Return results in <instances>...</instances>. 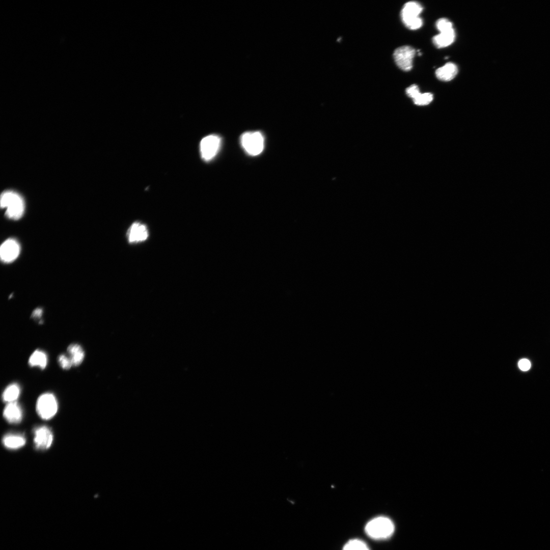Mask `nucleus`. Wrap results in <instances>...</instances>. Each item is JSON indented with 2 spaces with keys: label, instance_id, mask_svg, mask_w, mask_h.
I'll return each instance as SVG.
<instances>
[{
  "label": "nucleus",
  "instance_id": "1",
  "mask_svg": "<svg viewBox=\"0 0 550 550\" xmlns=\"http://www.w3.org/2000/svg\"><path fill=\"white\" fill-rule=\"evenodd\" d=\"M365 530L367 535L373 539L384 540L393 534L395 526L391 519L381 516L370 520L366 525Z\"/></svg>",
  "mask_w": 550,
  "mask_h": 550
},
{
  "label": "nucleus",
  "instance_id": "2",
  "mask_svg": "<svg viewBox=\"0 0 550 550\" xmlns=\"http://www.w3.org/2000/svg\"><path fill=\"white\" fill-rule=\"evenodd\" d=\"M1 206L6 208V216L13 219L20 218L24 211L23 199L18 194L13 191L7 190L2 194Z\"/></svg>",
  "mask_w": 550,
  "mask_h": 550
},
{
  "label": "nucleus",
  "instance_id": "3",
  "mask_svg": "<svg viewBox=\"0 0 550 550\" xmlns=\"http://www.w3.org/2000/svg\"><path fill=\"white\" fill-rule=\"evenodd\" d=\"M421 5L415 1L406 3L400 13L401 20L405 26L412 30H417L423 25L422 19L419 15L423 10Z\"/></svg>",
  "mask_w": 550,
  "mask_h": 550
},
{
  "label": "nucleus",
  "instance_id": "4",
  "mask_svg": "<svg viewBox=\"0 0 550 550\" xmlns=\"http://www.w3.org/2000/svg\"><path fill=\"white\" fill-rule=\"evenodd\" d=\"M240 143L248 154L257 156L264 149V138L259 131L245 132L241 135Z\"/></svg>",
  "mask_w": 550,
  "mask_h": 550
},
{
  "label": "nucleus",
  "instance_id": "5",
  "mask_svg": "<svg viewBox=\"0 0 550 550\" xmlns=\"http://www.w3.org/2000/svg\"><path fill=\"white\" fill-rule=\"evenodd\" d=\"M36 409L42 419L48 420L52 418L58 410V403L54 396L49 393L41 395L37 400Z\"/></svg>",
  "mask_w": 550,
  "mask_h": 550
},
{
  "label": "nucleus",
  "instance_id": "6",
  "mask_svg": "<svg viewBox=\"0 0 550 550\" xmlns=\"http://www.w3.org/2000/svg\"><path fill=\"white\" fill-rule=\"evenodd\" d=\"M221 143V138L216 134H210L203 138L200 144L202 158L205 161L211 160L218 152Z\"/></svg>",
  "mask_w": 550,
  "mask_h": 550
},
{
  "label": "nucleus",
  "instance_id": "7",
  "mask_svg": "<svg viewBox=\"0 0 550 550\" xmlns=\"http://www.w3.org/2000/svg\"><path fill=\"white\" fill-rule=\"evenodd\" d=\"M416 53L415 49L407 45L396 48L393 57L398 67L404 71H410L413 67V59Z\"/></svg>",
  "mask_w": 550,
  "mask_h": 550
},
{
  "label": "nucleus",
  "instance_id": "8",
  "mask_svg": "<svg viewBox=\"0 0 550 550\" xmlns=\"http://www.w3.org/2000/svg\"><path fill=\"white\" fill-rule=\"evenodd\" d=\"M52 441V433L46 426H41L35 430L34 442L36 448L40 450L48 449L51 445Z\"/></svg>",
  "mask_w": 550,
  "mask_h": 550
},
{
  "label": "nucleus",
  "instance_id": "9",
  "mask_svg": "<svg viewBox=\"0 0 550 550\" xmlns=\"http://www.w3.org/2000/svg\"><path fill=\"white\" fill-rule=\"evenodd\" d=\"M20 253V246L16 240L8 239L1 245L0 255L1 259L5 262L14 260Z\"/></svg>",
  "mask_w": 550,
  "mask_h": 550
},
{
  "label": "nucleus",
  "instance_id": "10",
  "mask_svg": "<svg viewBox=\"0 0 550 550\" xmlns=\"http://www.w3.org/2000/svg\"><path fill=\"white\" fill-rule=\"evenodd\" d=\"M149 235L147 226L140 222H134L129 228L127 236L131 243H137L146 240Z\"/></svg>",
  "mask_w": 550,
  "mask_h": 550
},
{
  "label": "nucleus",
  "instance_id": "11",
  "mask_svg": "<svg viewBox=\"0 0 550 550\" xmlns=\"http://www.w3.org/2000/svg\"><path fill=\"white\" fill-rule=\"evenodd\" d=\"M405 92L407 95L412 98L414 103L418 105H428L433 98L431 93H420L418 86L415 84L406 88Z\"/></svg>",
  "mask_w": 550,
  "mask_h": 550
},
{
  "label": "nucleus",
  "instance_id": "12",
  "mask_svg": "<svg viewBox=\"0 0 550 550\" xmlns=\"http://www.w3.org/2000/svg\"><path fill=\"white\" fill-rule=\"evenodd\" d=\"M3 416L10 423H19L22 417V411L19 405L16 402L8 403L5 406Z\"/></svg>",
  "mask_w": 550,
  "mask_h": 550
},
{
  "label": "nucleus",
  "instance_id": "13",
  "mask_svg": "<svg viewBox=\"0 0 550 550\" xmlns=\"http://www.w3.org/2000/svg\"><path fill=\"white\" fill-rule=\"evenodd\" d=\"M458 73V68L456 64L452 62L446 63L443 66L435 71L437 78L444 81H448L453 79Z\"/></svg>",
  "mask_w": 550,
  "mask_h": 550
},
{
  "label": "nucleus",
  "instance_id": "14",
  "mask_svg": "<svg viewBox=\"0 0 550 550\" xmlns=\"http://www.w3.org/2000/svg\"><path fill=\"white\" fill-rule=\"evenodd\" d=\"M455 32L454 29L440 33L434 36L432 42L434 45L438 48H444L451 45L455 39Z\"/></svg>",
  "mask_w": 550,
  "mask_h": 550
},
{
  "label": "nucleus",
  "instance_id": "15",
  "mask_svg": "<svg viewBox=\"0 0 550 550\" xmlns=\"http://www.w3.org/2000/svg\"><path fill=\"white\" fill-rule=\"evenodd\" d=\"M3 443L7 448L16 449L25 445V438L20 434H9L4 437Z\"/></svg>",
  "mask_w": 550,
  "mask_h": 550
},
{
  "label": "nucleus",
  "instance_id": "16",
  "mask_svg": "<svg viewBox=\"0 0 550 550\" xmlns=\"http://www.w3.org/2000/svg\"><path fill=\"white\" fill-rule=\"evenodd\" d=\"M67 351L70 355V360L72 365L74 366L80 365L85 357V353L82 347L77 344L70 345L67 348Z\"/></svg>",
  "mask_w": 550,
  "mask_h": 550
},
{
  "label": "nucleus",
  "instance_id": "17",
  "mask_svg": "<svg viewBox=\"0 0 550 550\" xmlns=\"http://www.w3.org/2000/svg\"><path fill=\"white\" fill-rule=\"evenodd\" d=\"M20 387L17 383L8 386L2 394V399L4 402L10 403L15 402L20 394Z\"/></svg>",
  "mask_w": 550,
  "mask_h": 550
},
{
  "label": "nucleus",
  "instance_id": "18",
  "mask_svg": "<svg viewBox=\"0 0 550 550\" xmlns=\"http://www.w3.org/2000/svg\"><path fill=\"white\" fill-rule=\"evenodd\" d=\"M29 363L32 367L38 366L41 369H44L47 363V355L44 352L36 350L30 356Z\"/></svg>",
  "mask_w": 550,
  "mask_h": 550
},
{
  "label": "nucleus",
  "instance_id": "19",
  "mask_svg": "<svg viewBox=\"0 0 550 550\" xmlns=\"http://www.w3.org/2000/svg\"><path fill=\"white\" fill-rule=\"evenodd\" d=\"M343 550H370L368 546L362 540L358 539L348 541L344 546Z\"/></svg>",
  "mask_w": 550,
  "mask_h": 550
},
{
  "label": "nucleus",
  "instance_id": "20",
  "mask_svg": "<svg viewBox=\"0 0 550 550\" xmlns=\"http://www.w3.org/2000/svg\"><path fill=\"white\" fill-rule=\"evenodd\" d=\"M436 27L440 33L446 32L453 29L452 23L445 18L438 19L436 22Z\"/></svg>",
  "mask_w": 550,
  "mask_h": 550
},
{
  "label": "nucleus",
  "instance_id": "21",
  "mask_svg": "<svg viewBox=\"0 0 550 550\" xmlns=\"http://www.w3.org/2000/svg\"><path fill=\"white\" fill-rule=\"evenodd\" d=\"M58 360L60 366L64 369H69L72 366L70 358L64 354L60 355Z\"/></svg>",
  "mask_w": 550,
  "mask_h": 550
},
{
  "label": "nucleus",
  "instance_id": "22",
  "mask_svg": "<svg viewBox=\"0 0 550 550\" xmlns=\"http://www.w3.org/2000/svg\"><path fill=\"white\" fill-rule=\"evenodd\" d=\"M531 366L530 361L527 359H520L518 362L519 369L522 371H528Z\"/></svg>",
  "mask_w": 550,
  "mask_h": 550
},
{
  "label": "nucleus",
  "instance_id": "23",
  "mask_svg": "<svg viewBox=\"0 0 550 550\" xmlns=\"http://www.w3.org/2000/svg\"><path fill=\"white\" fill-rule=\"evenodd\" d=\"M42 314V310L40 308H37L33 311L32 317L35 318H39L41 316Z\"/></svg>",
  "mask_w": 550,
  "mask_h": 550
}]
</instances>
